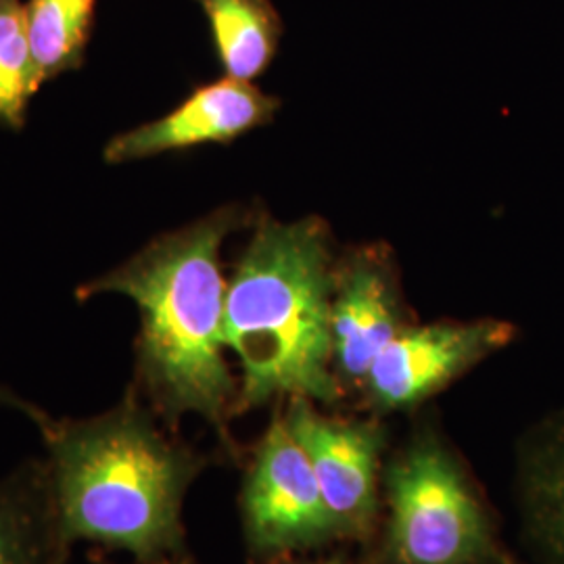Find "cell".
Segmentation results:
<instances>
[{
  "mask_svg": "<svg viewBox=\"0 0 564 564\" xmlns=\"http://www.w3.org/2000/svg\"><path fill=\"white\" fill-rule=\"evenodd\" d=\"M0 405L11 408V410H18V412L23 414V416H28L32 423L36 424L41 431L46 426V424L53 421V419H51L44 410H41L36 403L23 400L21 395H18L15 391H11V389H9V387H4V384H0Z\"/></svg>",
  "mask_w": 564,
  "mask_h": 564,
  "instance_id": "9a60e30c",
  "label": "cell"
},
{
  "mask_svg": "<svg viewBox=\"0 0 564 564\" xmlns=\"http://www.w3.org/2000/svg\"><path fill=\"white\" fill-rule=\"evenodd\" d=\"M69 547L46 460L23 464L0 481V564H65Z\"/></svg>",
  "mask_w": 564,
  "mask_h": 564,
  "instance_id": "30bf717a",
  "label": "cell"
},
{
  "mask_svg": "<svg viewBox=\"0 0 564 564\" xmlns=\"http://www.w3.org/2000/svg\"><path fill=\"white\" fill-rule=\"evenodd\" d=\"M25 4L0 0V126L21 130L28 105L41 88Z\"/></svg>",
  "mask_w": 564,
  "mask_h": 564,
  "instance_id": "5bb4252c",
  "label": "cell"
},
{
  "mask_svg": "<svg viewBox=\"0 0 564 564\" xmlns=\"http://www.w3.org/2000/svg\"><path fill=\"white\" fill-rule=\"evenodd\" d=\"M249 224L253 214L242 205L214 209L78 289L80 300L113 293L137 303L134 387L163 419L197 414L223 426L237 412L239 383L224 339L223 247Z\"/></svg>",
  "mask_w": 564,
  "mask_h": 564,
  "instance_id": "6da1fadb",
  "label": "cell"
},
{
  "mask_svg": "<svg viewBox=\"0 0 564 564\" xmlns=\"http://www.w3.org/2000/svg\"><path fill=\"white\" fill-rule=\"evenodd\" d=\"M330 564H337V563H330Z\"/></svg>",
  "mask_w": 564,
  "mask_h": 564,
  "instance_id": "e0dca14e",
  "label": "cell"
},
{
  "mask_svg": "<svg viewBox=\"0 0 564 564\" xmlns=\"http://www.w3.org/2000/svg\"><path fill=\"white\" fill-rule=\"evenodd\" d=\"M284 421L302 445L339 531L364 529L377 505L379 431L324 419L305 398L291 400Z\"/></svg>",
  "mask_w": 564,
  "mask_h": 564,
  "instance_id": "9c48e42d",
  "label": "cell"
},
{
  "mask_svg": "<svg viewBox=\"0 0 564 564\" xmlns=\"http://www.w3.org/2000/svg\"><path fill=\"white\" fill-rule=\"evenodd\" d=\"M402 326V297L393 256L364 245L335 263L330 300L333 364L347 381L364 383L375 360Z\"/></svg>",
  "mask_w": 564,
  "mask_h": 564,
  "instance_id": "ba28073f",
  "label": "cell"
},
{
  "mask_svg": "<svg viewBox=\"0 0 564 564\" xmlns=\"http://www.w3.org/2000/svg\"><path fill=\"white\" fill-rule=\"evenodd\" d=\"M279 109L281 101L253 82L224 76L197 86L160 120L113 137L102 149V160L120 165L203 144H228L270 123Z\"/></svg>",
  "mask_w": 564,
  "mask_h": 564,
  "instance_id": "52a82bcc",
  "label": "cell"
},
{
  "mask_svg": "<svg viewBox=\"0 0 564 564\" xmlns=\"http://www.w3.org/2000/svg\"><path fill=\"white\" fill-rule=\"evenodd\" d=\"M337 258L318 216L279 223L258 214L226 289L224 339L241 381L237 412L274 398L330 402V300Z\"/></svg>",
  "mask_w": 564,
  "mask_h": 564,
  "instance_id": "3957f363",
  "label": "cell"
},
{
  "mask_svg": "<svg viewBox=\"0 0 564 564\" xmlns=\"http://www.w3.org/2000/svg\"><path fill=\"white\" fill-rule=\"evenodd\" d=\"M524 521L552 564H564V419L531 442L521 475Z\"/></svg>",
  "mask_w": 564,
  "mask_h": 564,
  "instance_id": "7c38bea8",
  "label": "cell"
},
{
  "mask_svg": "<svg viewBox=\"0 0 564 564\" xmlns=\"http://www.w3.org/2000/svg\"><path fill=\"white\" fill-rule=\"evenodd\" d=\"M63 535L120 550L137 563L176 554L182 502L197 460L172 444L132 384L120 403L41 431Z\"/></svg>",
  "mask_w": 564,
  "mask_h": 564,
  "instance_id": "7a4b0ae2",
  "label": "cell"
},
{
  "mask_svg": "<svg viewBox=\"0 0 564 564\" xmlns=\"http://www.w3.org/2000/svg\"><path fill=\"white\" fill-rule=\"evenodd\" d=\"M242 519L256 552L318 544L339 533L310 460L284 419H274L245 479Z\"/></svg>",
  "mask_w": 564,
  "mask_h": 564,
  "instance_id": "5b68a950",
  "label": "cell"
},
{
  "mask_svg": "<svg viewBox=\"0 0 564 564\" xmlns=\"http://www.w3.org/2000/svg\"><path fill=\"white\" fill-rule=\"evenodd\" d=\"M209 21L224 76L256 82L281 46V15L272 0H195Z\"/></svg>",
  "mask_w": 564,
  "mask_h": 564,
  "instance_id": "8fae6325",
  "label": "cell"
},
{
  "mask_svg": "<svg viewBox=\"0 0 564 564\" xmlns=\"http://www.w3.org/2000/svg\"><path fill=\"white\" fill-rule=\"evenodd\" d=\"M389 502L400 564H470L489 552L484 510L440 445H416L395 463Z\"/></svg>",
  "mask_w": 564,
  "mask_h": 564,
  "instance_id": "277c9868",
  "label": "cell"
},
{
  "mask_svg": "<svg viewBox=\"0 0 564 564\" xmlns=\"http://www.w3.org/2000/svg\"><path fill=\"white\" fill-rule=\"evenodd\" d=\"M95 13L97 0H28V30L42 84L80 69Z\"/></svg>",
  "mask_w": 564,
  "mask_h": 564,
  "instance_id": "4fadbf2b",
  "label": "cell"
},
{
  "mask_svg": "<svg viewBox=\"0 0 564 564\" xmlns=\"http://www.w3.org/2000/svg\"><path fill=\"white\" fill-rule=\"evenodd\" d=\"M505 321L435 323L403 328L375 360L366 387L384 410L421 403L514 339Z\"/></svg>",
  "mask_w": 564,
  "mask_h": 564,
  "instance_id": "8992f818",
  "label": "cell"
},
{
  "mask_svg": "<svg viewBox=\"0 0 564 564\" xmlns=\"http://www.w3.org/2000/svg\"><path fill=\"white\" fill-rule=\"evenodd\" d=\"M101 564H111V563H101ZM137 564H186V563H181V561H170V558H162V561H153V563H137Z\"/></svg>",
  "mask_w": 564,
  "mask_h": 564,
  "instance_id": "2e32d148",
  "label": "cell"
}]
</instances>
